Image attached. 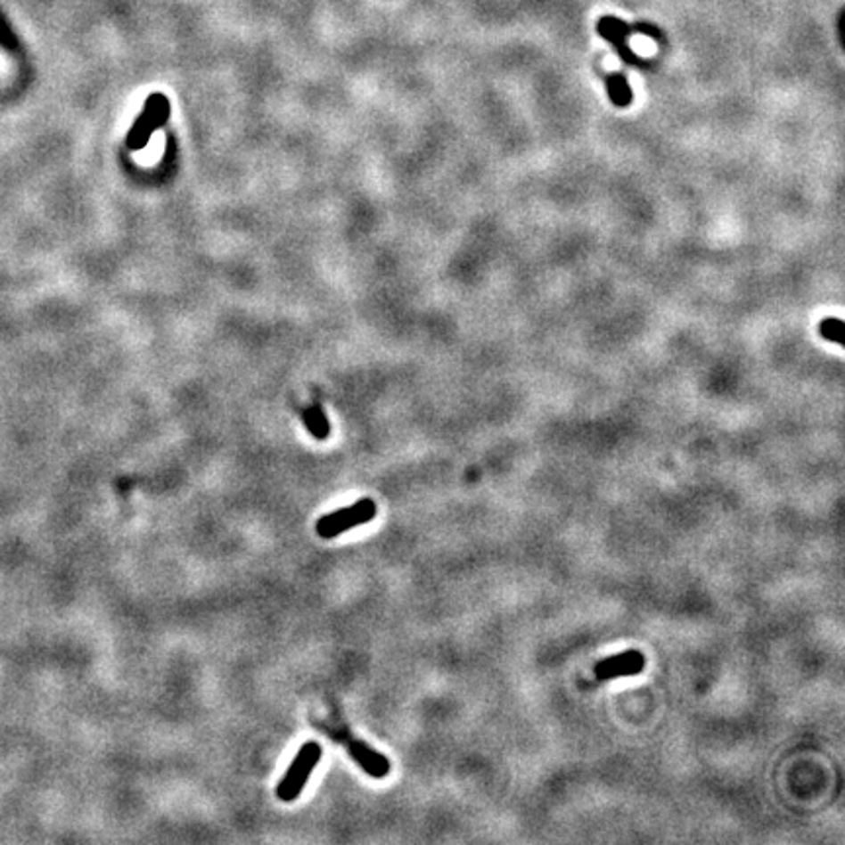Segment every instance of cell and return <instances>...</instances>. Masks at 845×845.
Wrapping results in <instances>:
<instances>
[{"mask_svg":"<svg viewBox=\"0 0 845 845\" xmlns=\"http://www.w3.org/2000/svg\"><path fill=\"white\" fill-rule=\"evenodd\" d=\"M321 756H324V750H321L317 742H308L301 746L298 756L290 763L286 775L280 779L276 787V797L282 802H291L299 797L301 791L306 789L309 775L314 773L317 763L321 761Z\"/></svg>","mask_w":845,"mask_h":845,"instance_id":"cell-1","label":"cell"},{"mask_svg":"<svg viewBox=\"0 0 845 845\" xmlns=\"http://www.w3.org/2000/svg\"><path fill=\"white\" fill-rule=\"evenodd\" d=\"M376 501L370 497H362L357 503H352L350 507H343L321 517L316 522V532L321 538H335L350 529L366 525V522L376 517Z\"/></svg>","mask_w":845,"mask_h":845,"instance_id":"cell-2","label":"cell"},{"mask_svg":"<svg viewBox=\"0 0 845 845\" xmlns=\"http://www.w3.org/2000/svg\"><path fill=\"white\" fill-rule=\"evenodd\" d=\"M168 116H170L168 98L160 93L151 94L147 98L144 112L137 116L132 129H129V134L126 137V145L134 151L144 149L155 129L163 126L168 119Z\"/></svg>","mask_w":845,"mask_h":845,"instance_id":"cell-3","label":"cell"},{"mask_svg":"<svg viewBox=\"0 0 845 845\" xmlns=\"http://www.w3.org/2000/svg\"><path fill=\"white\" fill-rule=\"evenodd\" d=\"M331 734H333L335 740L347 743L349 756L358 763L360 769L365 771L366 775H370V777H374V779H386L388 777L390 771H391V763L384 756V753H380L374 748H370L366 742L352 738L347 728L339 730V732L331 730Z\"/></svg>","mask_w":845,"mask_h":845,"instance_id":"cell-4","label":"cell"},{"mask_svg":"<svg viewBox=\"0 0 845 845\" xmlns=\"http://www.w3.org/2000/svg\"><path fill=\"white\" fill-rule=\"evenodd\" d=\"M646 668V658L638 650H627L601 660L593 668V676L597 681H611L619 677H632Z\"/></svg>","mask_w":845,"mask_h":845,"instance_id":"cell-5","label":"cell"},{"mask_svg":"<svg viewBox=\"0 0 845 845\" xmlns=\"http://www.w3.org/2000/svg\"><path fill=\"white\" fill-rule=\"evenodd\" d=\"M630 29H632L630 26H627L625 22H620V20L612 16L599 20V34L605 39H609L611 44H615L620 57L625 59V62H628L630 65H640V62L630 53V49L627 47V42H625V37Z\"/></svg>","mask_w":845,"mask_h":845,"instance_id":"cell-6","label":"cell"},{"mask_svg":"<svg viewBox=\"0 0 845 845\" xmlns=\"http://www.w3.org/2000/svg\"><path fill=\"white\" fill-rule=\"evenodd\" d=\"M301 419H304L306 429L314 435L317 440H325L331 435V425L329 419L324 414L319 404H311L304 411H301Z\"/></svg>","mask_w":845,"mask_h":845,"instance_id":"cell-7","label":"cell"},{"mask_svg":"<svg viewBox=\"0 0 845 845\" xmlns=\"http://www.w3.org/2000/svg\"><path fill=\"white\" fill-rule=\"evenodd\" d=\"M607 88H609V96L612 98V103L617 106H627L630 104V88L627 85V78L622 75H611L607 77Z\"/></svg>","mask_w":845,"mask_h":845,"instance_id":"cell-8","label":"cell"},{"mask_svg":"<svg viewBox=\"0 0 845 845\" xmlns=\"http://www.w3.org/2000/svg\"><path fill=\"white\" fill-rule=\"evenodd\" d=\"M820 333L824 339H828V340H833V343H838V345H843V321L841 319H836V317H830V319H824L822 321V325H820Z\"/></svg>","mask_w":845,"mask_h":845,"instance_id":"cell-9","label":"cell"}]
</instances>
